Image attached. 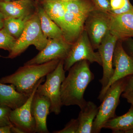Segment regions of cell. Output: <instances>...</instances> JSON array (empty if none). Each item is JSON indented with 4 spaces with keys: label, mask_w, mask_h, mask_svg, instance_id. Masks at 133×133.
Instances as JSON below:
<instances>
[{
    "label": "cell",
    "mask_w": 133,
    "mask_h": 133,
    "mask_svg": "<svg viewBox=\"0 0 133 133\" xmlns=\"http://www.w3.org/2000/svg\"><path fill=\"white\" fill-rule=\"evenodd\" d=\"M34 5L30 0L0 2V12L5 19L24 18L33 14Z\"/></svg>",
    "instance_id": "cell-14"
},
{
    "label": "cell",
    "mask_w": 133,
    "mask_h": 133,
    "mask_svg": "<svg viewBox=\"0 0 133 133\" xmlns=\"http://www.w3.org/2000/svg\"><path fill=\"white\" fill-rule=\"evenodd\" d=\"M64 60L59 61L56 69L46 76L44 84H40L37 92L49 100L51 103L50 112L56 115L60 114L63 106L61 101L60 89L62 82L65 77V71L64 68Z\"/></svg>",
    "instance_id": "cell-5"
},
{
    "label": "cell",
    "mask_w": 133,
    "mask_h": 133,
    "mask_svg": "<svg viewBox=\"0 0 133 133\" xmlns=\"http://www.w3.org/2000/svg\"><path fill=\"white\" fill-rule=\"evenodd\" d=\"M86 60L90 63H97L102 66L101 58L98 52H95L85 29L76 42L72 45L67 57L64 60V68L69 71L77 62Z\"/></svg>",
    "instance_id": "cell-6"
},
{
    "label": "cell",
    "mask_w": 133,
    "mask_h": 133,
    "mask_svg": "<svg viewBox=\"0 0 133 133\" xmlns=\"http://www.w3.org/2000/svg\"><path fill=\"white\" fill-rule=\"evenodd\" d=\"M119 40L109 31L100 44L98 49L103 68V75L100 83L102 85L101 90L107 86L114 73L113 59L116 43Z\"/></svg>",
    "instance_id": "cell-10"
},
{
    "label": "cell",
    "mask_w": 133,
    "mask_h": 133,
    "mask_svg": "<svg viewBox=\"0 0 133 133\" xmlns=\"http://www.w3.org/2000/svg\"><path fill=\"white\" fill-rule=\"evenodd\" d=\"M60 60H52L42 64L24 65L11 75L1 78L0 82L12 84L17 91L30 95L40 79L53 71Z\"/></svg>",
    "instance_id": "cell-2"
},
{
    "label": "cell",
    "mask_w": 133,
    "mask_h": 133,
    "mask_svg": "<svg viewBox=\"0 0 133 133\" xmlns=\"http://www.w3.org/2000/svg\"><path fill=\"white\" fill-rule=\"evenodd\" d=\"M96 9L102 12L110 13V0H91Z\"/></svg>",
    "instance_id": "cell-27"
},
{
    "label": "cell",
    "mask_w": 133,
    "mask_h": 133,
    "mask_svg": "<svg viewBox=\"0 0 133 133\" xmlns=\"http://www.w3.org/2000/svg\"><path fill=\"white\" fill-rule=\"evenodd\" d=\"M42 7L49 17L61 28L66 11L64 1L43 0Z\"/></svg>",
    "instance_id": "cell-20"
},
{
    "label": "cell",
    "mask_w": 133,
    "mask_h": 133,
    "mask_svg": "<svg viewBox=\"0 0 133 133\" xmlns=\"http://www.w3.org/2000/svg\"><path fill=\"white\" fill-rule=\"evenodd\" d=\"M79 128L78 119H72L66 124L64 128L59 131H55L54 133H77Z\"/></svg>",
    "instance_id": "cell-25"
},
{
    "label": "cell",
    "mask_w": 133,
    "mask_h": 133,
    "mask_svg": "<svg viewBox=\"0 0 133 133\" xmlns=\"http://www.w3.org/2000/svg\"><path fill=\"white\" fill-rule=\"evenodd\" d=\"M111 10L112 15L121 14L133 12V6L129 0H110Z\"/></svg>",
    "instance_id": "cell-23"
},
{
    "label": "cell",
    "mask_w": 133,
    "mask_h": 133,
    "mask_svg": "<svg viewBox=\"0 0 133 133\" xmlns=\"http://www.w3.org/2000/svg\"><path fill=\"white\" fill-rule=\"evenodd\" d=\"M78 120L79 128L77 133H92L94 122L97 114L98 107L91 101H87L80 109Z\"/></svg>",
    "instance_id": "cell-17"
},
{
    "label": "cell",
    "mask_w": 133,
    "mask_h": 133,
    "mask_svg": "<svg viewBox=\"0 0 133 133\" xmlns=\"http://www.w3.org/2000/svg\"><path fill=\"white\" fill-rule=\"evenodd\" d=\"M64 2L66 11L85 21L91 12L96 9L92 2L89 0H71Z\"/></svg>",
    "instance_id": "cell-21"
},
{
    "label": "cell",
    "mask_w": 133,
    "mask_h": 133,
    "mask_svg": "<svg viewBox=\"0 0 133 133\" xmlns=\"http://www.w3.org/2000/svg\"><path fill=\"white\" fill-rule=\"evenodd\" d=\"M109 31L118 40L132 37L133 35V12L121 14H110Z\"/></svg>",
    "instance_id": "cell-13"
},
{
    "label": "cell",
    "mask_w": 133,
    "mask_h": 133,
    "mask_svg": "<svg viewBox=\"0 0 133 133\" xmlns=\"http://www.w3.org/2000/svg\"><path fill=\"white\" fill-rule=\"evenodd\" d=\"M11 110L8 108L0 107V127L12 125L9 119Z\"/></svg>",
    "instance_id": "cell-26"
},
{
    "label": "cell",
    "mask_w": 133,
    "mask_h": 133,
    "mask_svg": "<svg viewBox=\"0 0 133 133\" xmlns=\"http://www.w3.org/2000/svg\"><path fill=\"white\" fill-rule=\"evenodd\" d=\"M53 1H57V0H53Z\"/></svg>",
    "instance_id": "cell-38"
},
{
    "label": "cell",
    "mask_w": 133,
    "mask_h": 133,
    "mask_svg": "<svg viewBox=\"0 0 133 133\" xmlns=\"http://www.w3.org/2000/svg\"><path fill=\"white\" fill-rule=\"evenodd\" d=\"M36 1H43V0H36Z\"/></svg>",
    "instance_id": "cell-37"
},
{
    "label": "cell",
    "mask_w": 133,
    "mask_h": 133,
    "mask_svg": "<svg viewBox=\"0 0 133 133\" xmlns=\"http://www.w3.org/2000/svg\"><path fill=\"white\" fill-rule=\"evenodd\" d=\"M5 19V17L0 12V30L3 28Z\"/></svg>",
    "instance_id": "cell-33"
},
{
    "label": "cell",
    "mask_w": 133,
    "mask_h": 133,
    "mask_svg": "<svg viewBox=\"0 0 133 133\" xmlns=\"http://www.w3.org/2000/svg\"><path fill=\"white\" fill-rule=\"evenodd\" d=\"M16 40L5 29L0 30V49L8 50L9 52L14 48Z\"/></svg>",
    "instance_id": "cell-24"
},
{
    "label": "cell",
    "mask_w": 133,
    "mask_h": 133,
    "mask_svg": "<svg viewBox=\"0 0 133 133\" xmlns=\"http://www.w3.org/2000/svg\"><path fill=\"white\" fill-rule=\"evenodd\" d=\"M62 1H63L66 2L68 1H71V0H62Z\"/></svg>",
    "instance_id": "cell-36"
},
{
    "label": "cell",
    "mask_w": 133,
    "mask_h": 133,
    "mask_svg": "<svg viewBox=\"0 0 133 133\" xmlns=\"http://www.w3.org/2000/svg\"><path fill=\"white\" fill-rule=\"evenodd\" d=\"M16 1V0H0V2L2 1Z\"/></svg>",
    "instance_id": "cell-34"
},
{
    "label": "cell",
    "mask_w": 133,
    "mask_h": 133,
    "mask_svg": "<svg viewBox=\"0 0 133 133\" xmlns=\"http://www.w3.org/2000/svg\"><path fill=\"white\" fill-rule=\"evenodd\" d=\"M85 21L66 11L61 29L63 37L70 44L75 42L84 30Z\"/></svg>",
    "instance_id": "cell-16"
},
{
    "label": "cell",
    "mask_w": 133,
    "mask_h": 133,
    "mask_svg": "<svg viewBox=\"0 0 133 133\" xmlns=\"http://www.w3.org/2000/svg\"><path fill=\"white\" fill-rule=\"evenodd\" d=\"M36 12L39 17L41 30L48 39L63 37L62 29L46 14L42 7H39Z\"/></svg>",
    "instance_id": "cell-19"
},
{
    "label": "cell",
    "mask_w": 133,
    "mask_h": 133,
    "mask_svg": "<svg viewBox=\"0 0 133 133\" xmlns=\"http://www.w3.org/2000/svg\"><path fill=\"white\" fill-rule=\"evenodd\" d=\"M31 16L24 18L5 19L3 28L10 35L17 40L21 35L26 22Z\"/></svg>",
    "instance_id": "cell-22"
},
{
    "label": "cell",
    "mask_w": 133,
    "mask_h": 133,
    "mask_svg": "<svg viewBox=\"0 0 133 133\" xmlns=\"http://www.w3.org/2000/svg\"><path fill=\"white\" fill-rule=\"evenodd\" d=\"M128 133H133V130H131V131H129Z\"/></svg>",
    "instance_id": "cell-35"
},
{
    "label": "cell",
    "mask_w": 133,
    "mask_h": 133,
    "mask_svg": "<svg viewBox=\"0 0 133 133\" xmlns=\"http://www.w3.org/2000/svg\"><path fill=\"white\" fill-rule=\"evenodd\" d=\"M110 14L97 9L93 10L86 20L87 31L94 49H98L103 38L109 31Z\"/></svg>",
    "instance_id": "cell-8"
},
{
    "label": "cell",
    "mask_w": 133,
    "mask_h": 133,
    "mask_svg": "<svg viewBox=\"0 0 133 133\" xmlns=\"http://www.w3.org/2000/svg\"><path fill=\"white\" fill-rule=\"evenodd\" d=\"M132 37H133V36H132Z\"/></svg>",
    "instance_id": "cell-39"
},
{
    "label": "cell",
    "mask_w": 133,
    "mask_h": 133,
    "mask_svg": "<svg viewBox=\"0 0 133 133\" xmlns=\"http://www.w3.org/2000/svg\"><path fill=\"white\" fill-rule=\"evenodd\" d=\"M113 65L115 67L113 75L107 86L99 93L98 99L101 102L113 83L128 76H133V58L126 52L121 43L118 42L116 43L115 49Z\"/></svg>",
    "instance_id": "cell-7"
},
{
    "label": "cell",
    "mask_w": 133,
    "mask_h": 133,
    "mask_svg": "<svg viewBox=\"0 0 133 133\" xmlns=\"http://www.w3.org/2000/svg\"><path fill=\"white\" fill-rule=\"evenodd\" d=\"M44 78L40 79L25 103L20 107L11 110L10 112L9 116L10 122L20 129L24 133H36V121L31 114V104L38 86L44 81Z\"/></svg>",
    "instance_id": "cell-11"
},
{
    "label": "cell",
    "mask_w": 133,
    "mask_h": 133,
    "mask_svg": "<svg viewBox=\"0 0 133 133\" xmlns=\"http://www.w3.org/2000/svg\"><path fill=\"white\" fill-rule=\"evenodd\" d=\"M49 100L36 92L31 104V113L36 121V133H48L47 117L50 112Z\"/></svg>",
    "instance_id": "cell-12"
},
{
    "label": "cell",
    "mask_w": 133,
    "mask_h": 133,
    "mask_svg": "<svg viewBox=\"0 0 133 133\" xmlns=\"http://www.w3.org/2000/svg\"><path fill=\"white\" fill-rule=\"evenodd\" d=\"M48 41L49 39L44 36L41 30L37 12H35L27 21L23 32L16 40L8 58L16 57L31 45H34L40 51L45 48Z\"/></svg>",
    "instance_id": "cell-3"
},
{
    "label": "cell",
    "mask_w": 133,
    "mask_h": 133,
    "mask_svg": "<svg viewBox=\"0 0 133 133\" xmlns=\"http://www.w3.org/2000/svg\"></svg>",
    "instance_id": "cell-40"
},
{
    "label": "cell",
    "mask_w": 133,
    "mask_h": 133,
    "mask_svg": "<svg viewBox=\"0 0 133 133\" xmlns=\"http://www.w3.org/2000/svg\"><path fill=\"white\" fill-rule=\"evenodd\" d=\"M11 133H24L19 128L16 126L12 125L11 128Z\"/></svg>",
    "instance_id": "cell-32"
},
{
    "label": "cell",
    "mask_w": 133,
    "mask_h": 133,
    "mask_svg": "<svg viewBox=\"0 0 133 133\" xmlns=\"http://www.w3.org/2000/svg\"><path fill=\"white\" fill-rule=\"evenodd\" d=\"M121 95L122 97L125 99L127 102L133 106V91H125Z\"/></svg>",
    "instance_id": "cell-28"
},
{
    "label": "cell",
    "mask_w": 133,
    "mask_h": 133,
    "mask_svg": "<svg viewBox=\"0 0 133 133\" xmlns=\"http://www.w3.org/2000/svg\"><path fill=\"white\" fill-rule=\"evenodd\" d=\"M12 125L0 127V133H11V128Z\"/></svg>",
    "instance_id": "cell-31"
},
{
    "label": "cell",
    "mask_w": 133,
    "mask_h": 133,
    "mask_svg": "<svg viewBox=\"0 0 133 133\" xmlns=\"http://www.w3.org/2000/svg\"><path fill=\"white\" fill-rule=\"evenodd\" d=\"M125 91H133V76L127 77V82Z\"/></svg>",
    "instance_id": "cell-29"
},
{
    "label": "cell",
    "mask_w": 133,
    "mask_h": 133,
    "mask_svg": "<svg viewBox=\"0 0 133 133\" xmlns=\"http://www.w3.org/2000/svg\"><path fill=\"white\" fill-rule=\"evenodd\" d=\"M89 62L86 60L75 63L69 69V74L62 82L60 89L62 105H77L80 109L87 101L84 94L87 88L93 80Z\"/></svg>",
    "instance_id": "cell-1"
},
{
    "label": "cell",
    "mask_w": 133,
    "mask_h": 133,
    "mask_svg": "<svg viewBox=\"0 0 133 133\" xmlns=\"http://www.w3.org/2000/svg\"><path fill=\"white\" fill-rule=\"evenodd\" d=\"M103 128L111 130L113 133H128L133 130V106L125 114L116 116L106 122Z\"/></svg>",
    "instance_id": "cell-18"
},
{
    "label": "cell",
    "mask_w": 133,
    "mask_h": 133,
    "mask_svg": "<svg viewBox=\"0 0 133 133\" xmlns=\"http://www.w3.org/2000/svg\"><path fill=\"white\" fill-rule=\"evenodd\" d=\"M72 44L63 37L49 39L45 48L35 57L25 63L24 65L39 64L54 60H64L67 57Z\"/></svg>",
    "instance_id": "cell-9"
},
{
    "label": "cell",
    "mask_w": 133,
    "mask_h": 133,
    "mask_svg": "<svg viewBox=\"0 0 133 133\" xmlns=\"http://www.w3.org/2000/svg\"><path fill=\"white\" fill-rule=\"evenodd\" d=\"M128 55L133 58V40L130 39L128 43Z\"/></svg>",
    "instance_id": "cell-30"
},
{
    "label": "cell",
    "mask_w": 133,
    "mask_h": 133,
    "mask_svg": "<svg viewBox=\"0 0 133 133\" xmlns=\"http://www.w3.org/2000/svg\"><path fill=\"white\" fill-rule=\"evenodd\" d=\"M127 77L115 82L105 95L94 122L92 133L100 132L107 122L116 117L115 112L119 99L125 89Z\"/></svg>",
    "instance_id": "cell-4"
},
{
    "label": "cell",
    "mask_w": 133,
    "mask_h": 133,
    "mask_svg": "<svg viewBox=\"0 0 133 133\" xmlns=\"http://www.w3.org/2000/svg\"><path fill=\"white\" fill-rule=\"evenodd\" d=\"M30 95L17 91L12 84L8 85L0 82V107L16 109L25 103Z\"/></svg>",
    "instance_id": "cell-15"
}]
</instances>
